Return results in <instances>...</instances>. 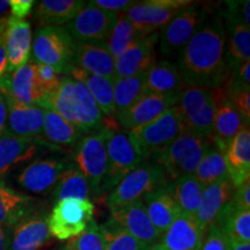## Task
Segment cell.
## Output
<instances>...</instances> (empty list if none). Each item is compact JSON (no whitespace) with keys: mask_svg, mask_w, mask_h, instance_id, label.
Returning <instances> with one entry per match:
<instances>
[{"mask_svg":"<svg viewBox=\"0 0 250 250\" xmlns=\"http://www.w3.org/2000/svg\"><path fill=\"white\" fill-rule=\"evenodd\" d=\"M65 248L68 250H105L100 225L93 220L80 235L68 240Z\"/></svg>","mask_w":250,"mask_h":250,"instance_id":"obj_42","label":"cell"},{"mask_svg":"<svg viewBox=\"0 0 250 250\" xmlns=\"http://www.w3.org/2000/svg\"><path fill=\"white\" fill-rule=\"evenodd\" d=\"M208 20V12L191 5L176 14L159 33V49L165 57H179L196 31Z\"/></svg>","mask_w":250,"mask_h":250,"instance_id":"obj_9","label":"cell"},{"mask_svg":"<svg viewBox=\"0 0 250 250\" xmlns=\"http://www.w3.org/2000/svg\"><path fill=\"white\" fill-rule=\"evenodd\" d=\"M44 108V125H43L42 140L55 149L74 147L83 132L76 125L52 110Z\"/></svg>","mask_w":250,"mask_h":250,"instance_id":"obj_31","label":"cell"},{"mask_svg":"<svg viewBox=\"0 0 250 250\" xmlns=\"http://www.w3.org/2000/svg\"><path fill=\"white\" fill-rule=\"evenodd\" d=\"M196 179L204 187L228 179L225 154L212 145L195 170Z\"/></svg>","mask_w":250,"mask_h":250,"instance_id":"obj_39","label":"cell"},{"mask_svg":"<svg viewBox=\"0 0 250 250\" xmlns=\"http://www.w3.org/2000/svg\"><path fill=\"white\" fill-rule=\"evenodd\" d=\"M192 4L190 0H144L137 1L124 15L145 37L164 28L175 15Z\"/></svg>","mask_w":250,"mask_h":250,"instance_id":"obj_11","label":"cell"},{"mask_svg":"<svg viewBox=\"0 0 250 250\" xmlns=\"http://www.w3.org/2000/svg\"><path fill=\"white\" fill-rule=\"evenodd\" d=\"M176 107L182 118L184 131L210 138L217 110L213 88L187 86L180 93Z\"/></svg>","mask_w":250,"mask_h":250,"instance_id":"obj_7","label":"cell"},{"mask_svg":"<svg viewBox=\"0 0 250 250\" xmlns=\"http://www.w3.org/2000/svg\"><path fill=\"white\" fill-rule=\"evenodd\" d=\"M68 77L80 81L86 87L93 99L95 100L103 116H107V118L115 117L114 80L94 76L77 66L71 68L68 72Z\"/></svg>","mask_w":250,"mask_h":250,"instance_id":"obj_33","label":"cell"},{"mask_svg":"<svg viewBox=\"0 0 250 250\" xmlns=\"http://www.w3.org/2000/svg\"><path fill=\"white\" fill-rule=\"evenodd\" d=\"M94 213L95 206L87 199L65 198L56 202L48 218L50 234L59 241H68L88 227Z\"/></svg>","mask_w":250,"mask_h":250,"instance_id":"obj_8","label":"cell"},{"mask_svg":"<svg viewBox=\"0 0 250 250\" xmlns=\"http://www.w3.org/2000/svg\"><path fill=\"white\" fill-rule=\"evenodd\" d=\"M226 59L229 70H236L250 58V29L242 20L228 23Z\"/></svg>","mask_w":250,"mask_h":250,"instance_id":"obj_35","label":"cell"},{"mask_svg":"<svg viewBox=\"0 0 250 250\" xmlns=\"http://www.w3.org/2000/svg\"><path fill=\"white\" fill-rule=\"evenodd\" d=\"M215 224L229 241L250 242V210L229 201L219 213Z\"/></svg>","mask_w":250,"mask_h":250,"instance_id":"obj_34","label":"cell"},{"mask_svg":"<svg viewBox=\"0 0 250 250\" xmlns=\"http://www.w3.org/2000/svg\"><path fill=\"white\" fill-rule=\"evenodd\" d=\"M7 68L6 73H11L29 62L31 54V28L27 20H18L9 15L5 33Z\"/></svg>","mask_w":250,"mask_h":250,"instance_id":"obj_22","label":"cell"},{"mask_svg":"<svg viewBox=\"0 0 250 250\" xmlns=\"http://www.w3.org/2000/svg\"><path fill=\"white\" fill-rule=\"evenodd\" d=\"M159 31L133 42L117 59H115V80L146 73L156 62L155 45Z\"/></svg>","mask_w":250,"mask_h":250,"instance_id":"obj_17","label":"cell"},{"mask_svg":"<svg viewBox=\"0 0 250 250\" xmlns=\"http://www.w3.org/2000/svg\"><path fill=\"white\" fill-rule=\"evenodd\" d=\"M228 179L233 188L250 180V129L246 124L234 137L225 152Z\"/></svg>","mask_w":250,"mask_h":250,"instance_id":"obj_26","label":"cell"},{"mask_svg":"<svg viewBox=\"0 0 250 250\" xmlns=\"http://www.w3.org/2000/svg\"><path fill=\"white\" fill-rule=\"evenodd\" d=\"M233 191L234 188L229 179L204 188L201 204L195 217L205 232L212 224L215 223L224 206L232 199Z\"/></svg>","mask_w":250,"mask_h":250,"instance_id":"obj_29","label":"cell"},{"mask_svg":"<svg viewBox=\"0 0 250 250\" xmlns=\"http://www.w3.org/2000/svg\"><path fill=\"white\" fill-rule=\"evenodd\" d=\"M59 250H68V249H66V248H65V247H64V248H62V249H59Z\"/></svg>","mask_w":250,"mask_h":250,"instance_id":"obj_56","label":"cell"},{"mask_svg":"<svg viewBox=\"0 0 250 250\" xmlns=\"http://www.w3.org/2000/svg\"><path fill=\"white\" fill-rule=\"evenodd\" d=\"M180 94H151L146 93L139 101L126 111L117 115V122L122 129L127 132L137 127L145 126L159 118L168 109L175 107L179 102Z\"/></svg>","mask_w":250,"mask_h":250,"instance_id":"obj_15","label":"cell"},{"mask_svg":"<svg viewBox=\"0 0 250 250\" xmlns=\"http://www.w3.org/2000/svg\"><path fill=\"white\" fill-rule=\"evenodd\" d=\"M228 101L235 107L237 111L241 114L245 121L249 124L250 121V88L239 90L232 93L228 96Z\"/></svg>","mask_w":250,"mask_h":250,"instance_id":"obj_45","label":"cell"},{"mask_svg":"<svg viewBox=\"0 0 250 250\" xmlns=\"http://www.w3.org/2000/svg\"><path fill=\"white\" fill-rule=\"evenodd\" d=\"M204 188L193 174L184 175L170 182L171 195L181 212L191 215L197 213Z\"/></svg>","mask_w":250,"mask_h":250,"instance_id":"obj_37","label":"cell"},{"mask_svg":"<svg viewBox=\"0 0 250 250\" xmlns=\"http://www.w3.org/2000/svg\"><path fill=\"white\" fill-rule=\"evenodd\" d=\"M52 197L55 202L65 198H80L90 202L96 199L89 182L74 164L58 180L52 189Z\"/></svg>","mask_w":250,"mask_h":250,"instance_id":"obj_36","label":"cell"},{"mask_svg":"<svg viewBox=\"0 0 250 250\" xmlns=\"http://www.w3.org/2000/svg\"><path fill=\"white\" fill-rule=\"evenodd\" d=\"M100 228L104 240L105 250H146L147 248L110 219Z\"/></svg>","mask_w":250,"mask_h":250,"instance_id":"obj_41","label":"cell"},{"mask_svg":"<svg viewBox=\"0 0 250 250\" xmlns=\"http://www.w3.org/2000/svg\"><path fill=\"white\" fill-rule=\"evenodd\" d=\"M7 105V131L22 138L42 139L44 125V108L40 104H23L11 95L1 93Z\"/></svg>","mask_w":250,"mask_h":250,"instance_id":"obj_16","label":"cell"},{"mask_svg":"<svg viewBox=\"0 0 250 250\" xmlns=\"http://www.w3.org/2000/svg\"><path fill=\"white\" fill-rule=\"evenodd\" d=\"M169 183L161 166L154 161H143L136 169L124 176L107 195L109 208H116L142 201L148 193Z\"/></svg>","mask_w":250,"mask_h":250,"instance_id":"obj_6","label":"cell"},{"mask_svg":"<svg viewBox=\"0 0 250 250\" xmlns=\"http://www.w3.org/2000/svg\"><path fill=\"white\" fill-rule=\"evenodd\" d=\"M246 124L248 123L230 101L225 99L217 100V110L214 114L210 136L213 146L225 154L230 142Z\"/></svg>","mask_w":250,"mask_h":250,"instance_id":"obj_24","label":"cell"},{"mask_svg":"<svg viewBox=\"0 0 250 250\" xmlns=\"http://www.w3.org/2000/svg\"><path fill=\"white\" fill-rule=\"evenodd\" d=\"M230 250H250V242L230 241Z\"/></svg>","mask_w":250,"mask_h":250,"instance_id":"obj_53","label":"cell"},{"mask_svg":"<svg viewBox=\"0 0 250 250\" xmlns=\"http://www.w3.org/2000/svg\"><path fill=\"white\" fill-rule=\"evenodd\" d=\"M34 12L37 26L62 27L78 14L86 1L83 0H42L36 2Z\"/></svg>","mask_w":250,"mask_h":250,"instance_id":"obj_32","label":"cell"},{"mask_svg":"<svg viewBox=\"0 0 250 250\" xmlns=\"http://www.w3.org/2000/svg\"><path fill=\"white\" fill-rule=\"evenodd\" d=\"M117 17L118 14L103 11L86 1L76 17L62 27L77 43L105 42Z\"/></svg>","mask_w":250,"mask_h":250,"instance_id":"obj_13","label":"cell"},{"mask_svg":"<svg viewBox=\"0 0 250 250\" xmlns=\"http://www.w3.org/2000/svg\"><path fill=\"white\" fill-rule=\"evenodd\" d=\"M9 0H0V21L9 18Z\"/></svg>","mask_w":250,"mask_h":250,"instance_id":"obj_52","label":"cell"},{"mask_svg":"<svg viewBox=\"0 0 250 250\" xmlns=\"http://www.w3.org/2000/svg\"><path fill=\"white\" fill-rule=\"evenodd\" d=\"M7 131V105L4 96L0 93V137Z\"/></svg>","mask_w":250,"mask_h":250,"instance_id":"obj_50","label":"cell"},{"mask_svg":"<svg viewBox=\"0 0 250 250\" xmlns=\"http://www.w3.org/2000/svg\"><path fill=\"white\" fill-rule=\"evenodd\" d=\"M146 92L145 73L139 76L123 78L114 81V104L115 117L126 111L137 101L143 98Z\"/></svg>","mask_w":250,"mask_h":250,"instance_id":"obj_38","label":"cell"},{"mask_svg":"<svg viewBox=\"0 0 250 250\" xmlns=\"http://www.w3.org/2000/svg\"><path fill=\"white\" fill-rule=\"evenodd\" d=\"M34 211L33 197L18 191L0 179V226L13 228Z\"/></svg>","mask_w":250,"mask_h":250,"instance_id":"obj_28","label":"cell"},{"mask_svg":"<svg viewBox=\"0 0 250 250\" xmlns=\"http://www.w3.org/2000/svg\"><path fill=\"white\" fill-rule=\"evenodd\" d=\"M147 215L159 233L164 234L181 213L170 190V182L146 195L143 198Z\"/></svg>","mask_w":250,"mask_h":250,"instance_id":"obj_27","label":"cell"},{"mask_svg":"<svg viewBox=\"0 0 250 250\" xmlns=\"http://www.w3.org/2000/svg\"><path fill=\"white\" fill-rule=\"evenodd\" d=\"M109 131L110 129L103 125L101 129L81 136L74 146L73 164L89 182L96 199L102 197L101 189L108 170Z\"/></svg>","mask_w":250,"mask_h":250,"instance_id":"obj_3","label":"cell"},{"mask_svg":"<svg viewBox=\"0 0 250 250\" xmlns=\"http://www.w3.org/2000/svg\"><path fill=\"white\" fill-rule=\"evenodd\" d=\"M108 170L103 182L101 195H107L124 176L136 169L144 161L138 148L124 131H109L107 140Z\"/></svg>","mask_w":250,"mask_h":250,"instance_id":"obj_10","label":"cell"},{"mask_svg":"<svg viewBox=\"0 0 250 250\" xmlns=\"http://www.w3.org/2000/svg\"><path fill=\"white\" fill-rule=\"evenodd\" d=\"M146 92L151 94H179L186 88L179 67L168 59L158 61L145 73Z\"/></svg>","mask_w":250,"mask_h":250,"instance_id":"obj_30","label":"cell"},{"mask_svg":"<svg viewBox=\"0 0 250 250\" xmlns=\"http://www.w3.org/2000/svg\"><path fill=\"white\" fill-rule=\"evenodd\" d=\"M199 250H230V241L217 224H212L206 229Z\"/></svg>","mask_w":250,"mask_h":250,"instance_id":"obj_44","label":"cell"},{"mask_svg":"<svg viewBox=\"0 0 250 250\" xmlns=\"http://www.w3.org/2000/svg\"><path fill=\"white\" fill-rule=\"evenodd\" d=\"M5 33L0 34V78L6 73L7 68V54H6V41H5Z\"/></svg>","mask_w":250,"mask_h":250,"instance_id":"obj_49","label":"cell"},{"mask_svg":"<svg viewBox=\"0 0 250 250\" xmlns=\"http://www.w3.org/2000/svg\"><path fill=\"white\" fill-rule=\"evenodd\" d=\"M110 220L123 227L146 247L155 245L161 239V234L149 220L143 199L121 208H110Z\"/></svg>","mask_w":250,"mask_h":250,"instance_id":"obj_18","label":"cell"},{"mask_svg":"<svg viewBox=\"0 0 250 250\" xmlns=\"http://www.w3.org/2000/svg\"><path fill=\"white\" fill-rule=\"evenodd\" d=\"M0 93L11 95L23 104H41L45 95L40 89L36 81V64L28 62L11 73L0 78Z\"/></svg>","mask_w":250,"mask_h":250,"instance_id":"obj_19","label":"cell"},{"mask_svg":"<svg viewBox=\"0 0 250 250\" xmlns=\"http://www.w3.org/2000/svg\"><path fill=\"white\" fill-rule=\"evenodd\" d=\"M72 165L73 162L64 156H39L21 168L15 180L26 191L43 195L54 189L62 175Z\"/></svg>","mask_w":250,"mask_h":250,"instance_id":"obj_12","label":"cell"},{"mask_svg":"<svg viewBox=\"0 0 250 250\" xmlns=\"http://www.w3.org/2000/svg\"><path fill=\"white\" fill-rule=\"evenodd\" d=\"M223 19L214 17L196 31L177 57V67L187 86L218 88L228 77L227 33Z\"/></svg>","mask_w":250,"mask_h":250,"instance_id":"obj_1","label":"cell"},{"mask_svg":"<svg viewBox=\"0 0 250 250\" xmlns=\"http://www.w3.org/2000/svg\"><path fill=\"white\" fill-rule=\"evenodd\" d=\"M89 2L103 11L111 12L115 14H123L130 7H132L137 1H132V0H93Z\"/></svg>","mask_w":250,"mask_h":250,"instance_id":"obj_46","label":"cell"},{"mask_svg":"<svg viewBox=\"0 0 250 250\" xmlns=\"http://www.w3.org/2000/svg\"><path fill=\"white\" fill-rule=\"evenodd\" d=\"M176 105L165 111L152 123L127 132L144 161H154L184 131Z\"/></svg>","mask_w":250,"mask_h":250,"instance_id":"obj_4","label":"cell"},{"mask_svg":"<svg viewBox=\"0 0 250 250\" xmlns=\"http://www.w3.org/2000/svg\"><path fill=\"white\" fill-rule=\"evenodd\" d=\"M36 64V62H35ZM62 74L52 66L44 64H36V81L40 89L44 94L45 98L54 93L61 85Z\"/></svg>","mask_w":250,"mask_h":250,"instance_id":"obj_43","label":"cell"},{"mask_svg":"<svg viewBox=\"0 0 250 250\" xmlns=\"http://www.w3.org/2000/svg\"><path fill=\"white\" fill-rule=\"evenodd\" d=\"M71 112L72 124L76 125L83 133L94 132L103 126L104 116L99 105L86 87L78 80H74Z\"/></svg>","mask_w":250,"mask_h":250,"instance_id":"obj_25","label":"cell"},{"mask_svg":"<svg viewBox=\"0 0 250 250\" xmlns=\"http://www.w3.org/2000/svg\"><path fill=\"white\" fill-rule=\"evenodd\" d=\"M73 62L90 74L115 81V59L105 42L78 43Z\"/></svg>","mask_w":250,"mask_h":250,"instance_id":"obj_23","label":"cell"},{"mask_svg":"<svg viewBox=\"0 0 250 250\" xmlns=\"http://www.w3.org/2000/svg\"><path fill=\"white\" fill-rule=\"evenodd\" d=\"M143 39V36L138 33V30L132 26V23L127 20V18L123 14H118L116 23L112 28L110 35L105 41L109 52L114 59H117L121 55L133 42Z\"/></svg>","mask_w":250,"mask_h":250,"instance_id":"obj_40","label":"cell"},{"mask_svg":"<svg viewBox=\"0 0 250 250\" xmlns=\"http://www.w3.org/2000/svg\"><path fill=\"white\" fill-rule=\"evenodd\" d=\"M12 228L0 226V250H8L11 246Z\"/></svg>","mask_w":250,"mask_h":250,"instance_id":"obj_51","label":"cell"},{"mask_svg":"<svg viewBox=\"0 0 250 250\" xmlns=\"http://www.w3.org/2000/svg\"><path fill=\"white\" fill-rule=\"evenodd\" d=\"M77 45L64 27H43L34 35L31 51L36 64L49 65L59 74H68L74 66Z\"/></svg>","mask_w":250,"mask_h":250,"instance_id":"obj_5","label":"cell"},{"mask_svg":"<svg viewBox=\"0 0 250 250\" xmlns=\"http://www.w3.org/2000/svg\"><path fill=\"white\" fill-rule=\"evenodd\" d=\"M49 214L34 211L12 228L8 250H40L51 240L48 225Z\"/></svg>","mask_w":250,"mask_h":250,"instance_id":"obj_20","label":"cell"},{"mask_svg":"<svg viewBox=\"0 0 250 250\" xmlns=\"http://www.w3.org/2000/svg\"><path fill=\"white\" fill-rule=\"evenodd\" d=\"M249 0L245 1V5H243V22H245L246 26L250 27V13H249Z\"/></svg>","mask_w":250,"mask_h":250,"instance_id":"obj_54","label":"cell"},{"mask_svg":"<svg viewBox=\"0 0 250 250\" xmlns=\"http://www.w3.org/2000/svg\"><path fill=\"white\" fill-rule=\"evenodd\" d=\"M146 250H166V249L164 248V247H162V245H161L160 242H158V243H155V245L147 247V248H146Z\"/></svg>","mask_w":250,"mask_h":250,"instance_id":"obj_55","label":"cell"},{"mask_svg":"<svg viewBox=\"0 0 250 250\" xmlns=\"http://www.w3.org/2000/svg\"><path fill=\"white\" fill-rule=\"evenodd\" d=\"M44 148L55 149L42 139L22 138L9 133L0 137V179L39 158Z\"/></svg>","mask_w":250,"mask_h":250,"instance_id":"obj_14","label":"cell"},{"mask_svg":"<svg viewBox=\"0 0 250 250\" xmlns=\"http://www.w3.org/2000/svg\"><path fill=\"white\" fill-rule=\"evenodd\" d=\"M212 145L208 137L183 131L154 162L161 166L168 181L173 182L184 175L195 174L199 162Z\"/></svg>","mask_w":250,"mask_h":250,"instance_id":"obj_2","label":"cell"},{"mask_svg":"<svg viewBox=\"0 0 250 250\" xmlns=\"http://www.w3.org/2000/svg\"><path fill=\"white\" fill-rule=\"evenodd\" d=\"M35 5L34 0H9V14L18 20H26Z\"/></svg>","mask_w":250,"mask_h":250,"instance_id":"obj_47","label":"cell"},{"mask_svg":"<svg viewBox=\"0 0 250 250\" xmlns=\"http://www.w3.org/2000/svg\"><path fill=\"white\" fill-rule=\"evenodd\" d=\"M205 233L195 215L181 212L159 242L166 250H199Z\"/></svg>","mask_w":250,"mask_h":250,"instance_id":"obj_21","label":"cell"},{"mask_svg":"<svg viewBox=\"0 0 250 250\" xmlns=\"http://www.w3.org/2000/svg\"><path fill=\"white\" fill-rule=\"evenodd\" d=\"M230 201L239 205L240 208L250 210V180L240 187L234 188L233 196Z\"/></svg>","mask_w":250,"mask_h":250,"instance_id":"obj_48","label":"cell"}]
</instances>
